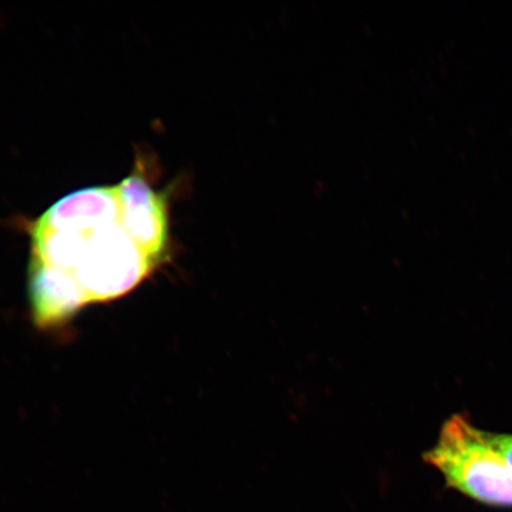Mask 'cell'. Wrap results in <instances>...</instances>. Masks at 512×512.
Instances as JSON below:
<instances>
[{"label":"cell","mask_w":512,"mask_h":512,"mask_svg":"<svg viewBox=\"0 0 512 512\" xmlns=\"http://www.w3.org/2000/svg\"><path fill=\"white\" fill-rule=\"evenodd\" d=\"M119 206V221L126 232L147 252L160 261L170 245L168 203L162 192L153 189L137 174L115 185Z\"/></svg>","instance_id":"2"},{"label":"cell","mask_w":512,"mask_h":512,"mask_svg":"<svg viewBox=\"0 0 512 512\" xmlns=\"http://www.w3.org/2000/svg\"><path fill=\"white\" fill-rule=\"evenodd\" d=\"M490 439L498 452L502 454L505 462L508 463L512 472V434L490 432Z\"/></svg>","instance_id":"3"},{"label":"cell","mask_w":512,"mask_h":512,"mask_svg":"<svg viewBox=\"0 0 512 512\" xmlns=\"http://www.w3.org/2000/svg\"><path fill=\"white\" fill-rule=\"evenodd\" d=\"M424 459L443 475L448 488L491 507H512L508 463L491 443L490 432L479 430L465 414L445 421Z\"/></svg>","instance_id":"1"}]
</instances>
